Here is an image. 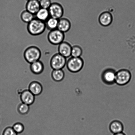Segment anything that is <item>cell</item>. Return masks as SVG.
Segmentation results:
<instances>
[{
    "label": "cell",
    "mask_w": 135,
    "mask_h": 135,
    "mask_svg": "<svg viewBox=\"0 0 135 135\" xmlns=\"http://www.w3.org/2000/svg\"><path fill=\"white\" fill-rule=\"evenodd\" d=\"M2 135H18L12 127H7L4 129Z\"/></svg>",
    "instance_id": "25"
},
{
    "label": "cell",
    "mask_w": 135,
    "mask_h": 135,
    "mask_svg": "<svg viewBox=\"0 0 135 135\" xmlns=\"http://www.w3.org/2000/svg\"><path fill=\"white\" fill-rule=\"evenodd\" d=\"M30 68L33 74L38 75L43 72L44 69V66L43 63L39 60L30 64Z\"/></svg>",
    "instance_id": "16"
},
{
    "label": "cell",
    "mask_w": 135,
    "mask_h": 135,
    "mask_svg": "<svg viewBox=\"0 0 135 135\" xmlns=\"http://www.w3.org/2000/svg\"><path fill=\"white\" fill-rule=\"evenodd\" d=\"M114 135H126L124 133H123V132H122V133H117V134H114Z\"/></svg>",
    "instance_id": "26"
},
{
    "label": "cell",
    "mask_w": 135,
    "mask_h": 135,
    "mask_svg": "<svg viewBox=\"0 0 135 135\" xmlns=\"http://www.w3.org/2000/svg\"><path fill=\"white\" fill-rule=\"evenodd\" d=\"M35 18L45 22L50 17L48 9L41 8L35 15Z\"/></svg>",
    "instance_id": "17"
},
{
    "label": "cell",
    "mask_w": 135,
    "mask_h": 135,
    "mask_svg": "<svg viewBox=\"0 0 135 135\" xmlns=\"http://www.w3.org/2000/svg\"><path fill=\"white\" fill-rule=\"evenodd\" d=\"M41 55L40 49L35 46H29L26 49L23 53L25 60L30 64L40 60Z\"/></svg>",
    "instance_id": "2"
},
{
    "label": "cell",
    "mask_w": 135,
    "mask_h": 135,
    "mask_svg": "<svg viewBox=\"0 0 135 135\" xmlns=\"http://www.w3.org/2000/svg\"><path fill=\"white\" fill-rule=\"evenodd\" d=\"M34 16V15L26 10L21 12L20 18L22 22L28 24L35 18Z\"/></svg>",
    "instance_id": "20"
},
{
    "label": "cell",
    "mask_w": 135,
    "mask_h": 135,
    "mask_svg": "<svg viewBox=\"0 0 135 135\" xmlns=\"http://www.w3.org/2000/svg\"><path fill=\"white\" fill-rule=\"evenodd\" d=\"M51 77L55 81L60 82L64 79L65 74L62 69L53 70L51 73Z\"/></svg>",
    "instance_id": "18"
},
{
    "label": "cell",
    "mask_w": 135,
    "mask_h": 135,
    "mask_svg": "<svg viewBox=\"0 0 135 135\" xmlns=\"http://www.w3.org/2000/svg\"><path fill=\"white\" fill-rule=\"evenodd\" d=\"M28 90L34 96H38L40 95L43 91V86L39 82L32 81L29 85Z\"/></svg>",
    "instance_id": "15"
},
{
    "label": "cell",
    "mask_w": 135,
    "mask_h": 135,
    "mask_svg": "<svg viewBox=\"0 0 135 135\" xmlns=\"http://www.w3.org/2000/svg\"><path fill=\"white\" fill-rule=\"evenodd\" d=\"M64 33L58 29L51 30L47 35V40L51 44L54 45H59L64 41Z\"/></svg>",
    "instance_id": "5"
},
{
    "label": "cell",
    "mask_w": 135,
    "mask_h": 135,
    "mask_svg": "<svg viewBox=\"0 0 135 135\" xmlns=\"http://www.w3.org/2000/svg\"><path fill=\"white\" fill-rule=\"evenodd\" d=\"M35 96L28 90H25L21 93L20 99L22 103L30 105L35 100Z\"/></svg>",
    "instance_id": "10"
},
{
    "label": "cell",
    "mask_w": 135,
    "mask_h": 135,
    "mask_svg": "<svg viewBox=\"0 0 135 135\" xmlns=\"http://www.w3.org/2000/svg\"><path fill=\"white\" fill-rule=\"evenodd\" d=\"M30 110V105L24 103H21L18 107V111L20 114L22 115L27 114Z\"/></svg>",
    "instance_id": "22"
},
{
    "label": "cell",
    "mask_w": 135,
    "mask_h": 135,
    "mask_svg": "<svg viewBox=\"0 0 135 135\" xmlns=\"http://www.w3.org/2000/svg\"><path fill=\"white\" fill-rule=\"evenodd\" d=\"M12 127L18 134L22 133L25 129V127L23 124L19 122L16 123Z\"/></svg>",
    "instance_id": "23"
},
{
    "label": "cell",
    "mask_w": 135,
    "mask_h": 135,
    "mask_svg": "<svg viewBox=\"0 0 135 135\" xmlns=\"http://www.w3.org/2000/svg\"><path fill=\"white\" fill-rule=\"evenodd\" d=\"M59 20L56 18L50 17L45 22L46 28H47L50 31L57 29Z\"/></svg>",
    "instance_id": "19"
},
{
    "label": "cell",
    "mask_w": 135,
    "mask_h": 135,
    "mask_svg": "<svg viewBox=\"0 0 135 135\" xmlns=\"http://www.w3.org/2000/svg\"><path fill=\"white\" fill-rule=\"evenodd\" d=\"M26 1H30V0H26Z\"/></svg>",
    "instance_id": "27"
},
{
    "label": "cell",
    "mask_w": 135,
    "mask_h": 135,
    "mask_svg": "<svg viewBox=\"0 0 135 135\" xmlns=\"http://www.w3.org/2000/svg\"><path fill=\"white\" fill-rule=\"evenodd\" d=\"M131 79L130 71L126 69H122L116 71L115 83L119 86H125L130 81Z\"/></svg>",
    "instance_id": "4"
},
{
    "label": "cell",
    "mask_w": 135,
    "mask_h": 135,
    "mask_svg": "<svg viewBox=\"0 0 135 135\" xmlns=\"http://www.w3.org/2000/svg\"><path fill=\"white\" fill-rule=\"evenodd\" d=\"M41 7L48 9L52 3L51 0H39Z\"/></svg>",
    "instance_id": "24"
},
{
    "label": "cell",
    "mask_w": 135,
    "mask_h": 135,
    "mask_svg": "<svg viewBox=\"0 0 135 135\" xmlns=\"http://www.w3.org/2000/svg\"><path fill=\"white\" fill-rule=\"evenodd\" d=\"M27 30L30 35L37 36L43 34L46 28L45 22L35 18L27 24Z\"/></svg>",
    "instance_id": "1"
},
{
    "label": "cell",
    "mask_w": 135,
    "mask_h": 135,
    "mask_svg": "<svg viewBox=\"0 0 135 135\" xmlns=\"http://www.w3.org/2000/svg\"><path fill=\"white\" fill-rule=\"evenodd\" d=\"M109 129L111 133L114 134L122 133L124 130L123 124L119 120H113L109 124Z\"/></svg>",
    "instance_id": "12"
},
{
    "label": "cell",
    "mask_w": 135,
    "mask_h": 135,
    "mask_svg": "<svg viewBox=\"0 0 135 135\" xmlns=\"http://www.w3.org/2000/svg\"><path fill=\"white\" fill-rule=\"evenodd\" d=\"M26 10L35 15L41 8L39 0H30L27 1L26 6Z\"/></svg>",
    "instance_id": "11"
},
{
    "label": "cell",
    "mask_w": 135,
    "mask_h": 135,
    "mask_svg": "<svg viewBox=\"0 0 135 135\" xmlns=\"http://www.w3.org/2000/svg\"><path fill=\"white\" fill-rule=\"evenodd\" d=\"M72 47L69 43L64 41L59 45L58 53L66 59L69 57L71 56Z\"/></svg>",
    "instance_id": "9"
},
{
    "label": "cell",
    "mask_w": 135,
    "mask_h": 135,
    "mask_svg": "<svg viewBox=\"0 0 135 135\" xmlns=\"http://www.w3.org/2000/svg\"><path fill=\"white\" fill-rule=\"evenodd\" d=\"M50 17L59 20L62 17L64 9L61 4L58 2L52 3L48 9Z\"/></svg>",
    "instance_id": "7"
},
{
    "label": "cell",
    "mask_w": 135,
    "mask_h": 135,
    "mask_svg": "<svg viewBox=\"0 0 135 135\" xmlns=\"http://www.w3.org/2000/svg\"><path fill=\"white\" fill-rule=\"evenodd\" d=\"M67 61L66 58L58 52L51 57L50 66L53 70L62 69L66 65Z\"/></svg>",
    "instance_id": "6"
},
{
    "label": "cell",
    "mask_w": 135,
    "mask_h": 135,
    "mask_svg": "<svg viewBox=\"0 0 135 135\" xmlns=\"http://www.w3.org/2000/svg\"><path fill=\"white\" fill-rule=\"evenodd\" d=\"M99 20V22L102 26H108L112 23L113 17L112 14L109 12H105L100 15Z\"/></svg>",
    "instance_id": "13"
},
{
    "label": "cell",
    "mask_w": 135,
    "mask_h": 135,
    "mask_svg": "<svg viewBox=\"0 0 135 135\" xmlns=\"http://www.w3.org/2000/svg\"><path fill=\"white\" fill-rule=\"evenodd\" d=\"M116 71L112 69H105L102 73L101 79L103 83L108 85H112L115 82Z\"/></svg>",
    "instance_id": "8"
},
{
    "label": "cell",
    "mask_w": 135,
    "mask_h": 135,
    "mask_svg": "<svg viewBox=\"0 0 135 135\" xmlns=\"http://www.w3.org/2000/svg\"><path fill=\"white\" fill-rule=\"evenodd\" d=\"M71 26V23L69 20L66 18L62 17L59 20L57 29L65 33L70 30Z\"/></svg>",
    "instance_id": "14"
},
{
    "label": "cell",
    "mask_w": 135,
    "mask_h": 135,
    "mask_svg": "<svg viewBox=\"0 0 135 135\" xmlns=\"http://www.w3.org/2000/svg\"><path fill=\"white\" fill-rule=\"evenodd\" d=\"M83 54V50L80 46L75 45L72 46L71 56L73 57H80Z\"/></svg>",
    "instance_id": "21"
},
{
    "label": "cell",
    "mask_w": 135,
    "mask_h": 135,
    "mask_svg": "<svg viewBox=\"0 0 135 135\" xmlns=\"http://www.w3.org/2000/svg\"><path fill=\"white\" fill-rule=\"evenodd\" d=\"M84 65V61L80 57H71L67 61L66 66L70 72L75 73L79 72L82 69Z\"/></svg>",
    "instance_id": "3"
}]
</instances>
